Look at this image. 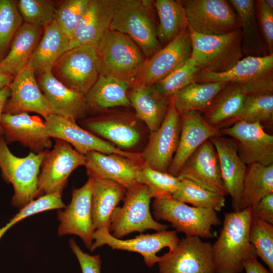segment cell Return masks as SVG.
<instances>
[{
    "mask_svg": "<svg viewBox=\"0 0 273 273\" xmlns=\"http://www.w3.org/2000/svg\"><path fill=\"white\" fill-rule=\"evenodd\" d=\"M94 179L89 177L81 187L73 189L70 204L58 209L59 236L74 235L80 237L86 247L90 249L95 232L92 215V198Z\"/></svg>",
    "mask_w": 273,
    "mask_h": 273,
    "instance_id": "cell-17",
    "label": "cell"
},
{
    "mask_svg": "<svg viewBox=\"0 0 273 273\" xmlns=\"http://www.w3.org/2000/svg\"><path fill=\"white\" fill-rule=\"evenodd\" d=\"M154 1L118 0L109 30L129 37L148 58L161 49Z\"/></svg>",
    "mask_w": 273,
    "mask_h": 273,
    "instance_id": "cell-3",
    "label": "cell"
},
{
    "mask_svg": "<svg viewBox=\"0 0 273 273\" xmlns=\"http://www.w3.org/2000/svg\"><path fill=\"white\" fill-rule=\"evenodd\" d=\"M118 0H90L70 38L69 49L96 46L109 30Z\"/></svg>",
    "mask_w": 273,
    "mask_h": 273,
    "instance_id": "cell-23",
    "label": "cell"
},
{
    "mask_svg": "<svg viewBox=\"0 0 273 273\" xmlns=\"http://www.w3.org/2000/svg\"><path fill=\"white\" fill-rule=\"evenodd\" d=\"M238 18L242 34V47L246 56L269 55L258 23L255 1L230 0Z\"/></svg>",
    "mask_w": 273,
    "mask_h": 273,
    "instance_id": "cell-32",
    "label": "cell"
},
{
    "mask_svg": "<svg viewBox=\"0 0 273 273\" xmlns=\"http://www.w3.org/2000/svg\"><path fill=\"white\" fill-rule=\"evenodd\" d=\"M99 74L128 83L130 88L147 58L127 35L109 30L96 46Z\"/></svg>",
    "mask_w": 273,
    "mask_h": 273,
    "instance_id": "cell-2",
    "label": "cell"
},
{
    "mask_svg": "<svg viewBox=\"0 0 273 273\" xmlns=\"http://www.w3.org/2000/svg\"><path fill=\"white\" fill-rule=\"evenodd\" d=\"M249 241L257 257L273 271V224L252 218L249 229Z\"/></svg>",
    "mask_w": 273,
    "mask_h": 273,
    "instance_id": "cell-40",
    "label": "cell"
},
{
    "mask_svg": "<svg viewBox=\"0 0 273 273\" xmlns=\"http://www.w3.org/2000/svg\"><path fill=\"white\" fill-rule=\"evenodd\" d=\"M177 177L189 179L209 191L228 195L221 176L218 156L210 139L189 157Z\"/></svg>",
    "mask_w": 273,
    "mask_h": 273,
    "instance_id": "cell-20",
    "label": "cell"
},
{
    "mask_svg": "<svg viewBox=\"0 0 273 273\" xmlns=\"http://www.w3.org/2000/svg\"><path fill=\"white\" fill-rule=\"evenodd\" d=\"M154 6L159 20L156 36L165 46L188 27L186 12L180 1L156 0Z\"/></svg>",
    "mask_w": 273,
    "mask_h": 273,
    "instance_id": "cell-36",
    "label": "cell"
},
{
    "mask_svg": "<svg viewBox=\"0 0 273 273\" xmlns=\"http://www.w3.org/2000/svg\"><path fill=\"white\" fill-rule=\"evenodd\" d=\"M126 191L125 188L114 181L94 179L92 215L95 230L106 228L109 231L112 214Z\"/></svg>",
    "mask_w": 273,
    "mask_h": 273,
    "instance_id": "cell-33",
    "label": "cell"
},
{
    "mask_svg": "<svg viewBox=\"0 0 273 273\" xmlns=\"http://www.w3.org/2000/svg\"><path fill=\"white\" fill-rule=\"evenodd\" d=\"M264 2L269 8L273 9V1L272 0H264Z\"/></svg>",
    "mask_w": 273,
    "mask_h": 273,
    "instance_id": "cell-53",
    "label": "cell"
},
{
    "mask_svg": "<svg viewBox=\"0 0 273 273\" xmlns=\"http://www.w3.org/2000/svg\"><path fill=\"white\" fill-rule=\"evenodd\" d=\"M177 233L175 230H165L153 234H141L132 239L122 240L113 237L107 229L101 228L95 231L89 250L93 252L107 245L113 249L136 252L143 256L146 265L151 267L159 261L160 256L157 253L161 249L167 247L169 252H171L175 248L179 240Z\"/></svg>",
    "mask_w": 273,
    "mask_h": 273,
    "instance_id": "cell-12",
    "label": "cell"
},
{
    "mask_svg": "<svg viewBox=\"0 0 273 273\" xmlns=\"http://www.w3.org/2000/svg\"><path fill=\"white\" fill-rule=\"evenodd\" d=\"M84 156L89 177L112 180L126 189L138 184V174L143 165L141 163L116 154L92 151Z\"/></svg>",
    "mask_w": 273,
    "mask_h": 273,
    "instance_id": "cell-21",
    "label": "cell"
},
{
    "mask_svg": "<svg viewBox=\"0 0 273 273\" xmlns=\"http://www.w3.org/2000/svg\"><path fill=\"white\" fill-rule=\"evenodd\" d=\"M44 122L45 131L51 138L67 142L80 154L84 155L92 151L116 154L142 164L140 153L123 151L81 127L75 122L52 114L44 119Z\"/></svg>",
    "mask_w": 273,
    "mask_h": 273,
    "instance_id": "cell-14",
    "label": "cell"
},
{
    "mask_svg": "<svg viewBox=\"0 0 273 273\" xmlns=\"http://www.w3.org/2000/svg\"><path fill=\"white\" fill-rule=\"evenodd\" d=\"M271 193H273V164L247 165L238 211L253 207Z\"/></svg>",
    "mask_w": 273,
    "mask_h": 273,
    "instance_id": "cell-35",
    "label": "cell"
},
{
    "mask_svg": "<svg viewBox=\"0 0 273 273\" xmlns=\"http://www.w3.org/2000/svg\"><path fill=\"white\" fill-rule=\"evenodd\" d=\"M46 151L30 152L25 157H17L10 151L3 135L0 134L1 176L13 186V207L20 209L36 198L38 177Z\"/></svg>",
    "mask_w": 273,
    "mask_h": 273,
    "instance_id": "cell-4",
    "label": "cell"
},
{
    "mask_svg": "<svg viewBox=\"0 0 273 273\" xmlns=\"http://www.w3.org/2000/svg\"><path fill=\"white\" fill-rule=\"evenodd\" d=\"M250 208L224 214L222 227L212 245L215 273H241L243 262L249 255L251 245L249 229Z\"/></svg>",
    "mask_w": 273,
    "mask_h": 273,
    "instance_id": "cell-1",
    "label": "cell"
},
{
    "mask_svg": "<svg viewBox=\"0 0 273 273\" xmlns=\"http://www.w3.org/2000/svg\"><path fill=\"white\" fill-rule=\"evenodd\" d=\"M23 22L44 28L55 20L56 8L47 0H19L16 1Z\"/></svg>",
    "mask_w": 273,
    "mask_h": 273,
    "instance_id": "cell-44",
    "label": "cell"
},
{
    "mask_svg": "<svg viewBox=\"0 0 273 273\" xmlns=\"http://www.w3.org/2000/svg\"><path fill=\"white\" fill-rule=\"evenodd\" d=\"M152 198L145 185L137 184L127 189L123 205L117 206L112 214L109 227L111 235L120 239L135 232L167 230V225L158 222L152 216L150 206Z\"/></svg>",
    "mask_w": 273,
    "mask_h": 273,
    "instance_id": "cell-7",
    "label": "cell"
},
{
    "mask_svg": "<svg viewBox=\"0 0 273 273\" xmlns=\"http://www.w3.org/2000/svg\"><path fill=\"white\" fill-rule=\"evenodd\" d=\"M257 19L269 55L273 54V9L264 0L255 1Z\"/></svg>",
    "mask_w": 273,
    "mask_h": 273,
    "instance_id": "cell-47",
    "label": "cell"
},
{
    "mask_svg": "<svg viewBox=\"0 0 273 273\" xmlns=\"http://www.w3.org/2000/svg\"><path fill=\"white\" fill-rule=\"evenodd\" d=\"M1 121L3 135L7 144L18 142L34 153L51 148L52 142L45 131L44 121L39 117L27 113H3Z\"/></svg>",
    "mask_w": 273,
    "mask_h": 273,
    "instance_id": "cell-22",
    "label": "cell"
},
{
    "mask_svg": "<svg viewBox=\"0 0 273 273\" xmlns=\"http://www.w3.org/2000/svg\"><path fill=\"white\" fill-rule=\"evenodd\" d=\"M55 140L54 148L47 150L41 163L36 198L47 194H62L71 173L85 164L84 156L69 143L61 139Z\"/></svg>",
    "mask_w": 273,
    "mask_h": 273,
    "instance_id": "cell-11",
    "label": "cell"
},
{
    "mask_svg": "<svg viewBox=\"0 0 273 273\" xmlns=\"http://www.w3.org/2000/svg\"><path fill=\"white\" fill-rule=\"evenodd\" d=\"M69 243L79 261L82 273H101V260L99 254L90 255L84 252L73 239L69 240Z\"/></svg>",
    "mask_w": 273,
    "mask_h": 273,
    "instance_id": "cell-48",
    "label": "cell"
},
{
    "mask_svg": "<svg viewBox=\"0 0 273 273\" xmlns=\"http://www.w3.org/2000/svg\"><path fill=\"white\" fill-rule=\"evenodd\" d=\"M191 54V36L188 27L147 59L130 88L153 85L188 60Z\"/></svg>",
    "mask_w": 273,
    "mask_h": 273,
    "instance_id": "cell-15",
    "label": "cell"
},
{
    "mask_svg": "<svg viewBox=\"0 0 273 273\" xmlns=\"http://www.w3.org/2000/svg\"><path fill=\"white\" fill-rule=\"evenodd\" d=\"M90 0H65L56 8L55 20L70 40Z\"/></svg>",
    "mask_w": 273,
    "mask_h": 273,
    "instance_id": "cell-45",
    "label": "cell"
},
{
    "mask_svg": "<svg viewBox=\"0 0 273 273\" xmlns=\"http://www.w3.org/2000/svg\"><path fill=\"white\" fill-rule=\"evenodd\" d=\"M181 130L177 150L167 172L177 176L184 164L204 142L221 134L220 130L206 122L199 111L180 115Z\"/></svg>",
    "mask_w": 273,
    "mask_h": 273,
    "instance_id": "cell-24",
    "label": "cell"
},
{
    "mask_svg": "<svg viewBox=\"0 0 273 273\" xmlns=\"http://www.w3.org/2000/svg\"><path fill=\"white\" fill-rule=\"evenodd\" d=\"M127 82L99 75L85 96L88 109L104 110L115 107H130Z\"/></svg>",
    "mask_w": 273,
    "mask_h": 273,
    "instance_id": "cell-34",
    "label": "cell"
},
{
    "mask_svg": "<svg viewBox=\"0 0 273 273\" xmlns=\"http://www.w3.org/2000/svg\"><path fill=\"white\" fill-rule=\"evenodd\" d=\"M195 82L238 83L251 94L273 91V54L246 56L224 72L200 71L195 76Z\"/></svg>",
    "mask_w": 273,
    "mask_h": 273,
    "instance_id": "cell-9",
    "label": "cell"
},
{
    "mask_svg": "<svg viewBox=\"0 0 273 273\" xmlns=\"http://www.w3.org/2000/svg\"><path fill=\"white\" fill-rule=\"evenodd\" d=\"M188 27L206 35H219L240 29L236 14L225 0L180 1Z\"/></svg>",
    "mask_w": 273,
    "mask_h": 273,
    "instance_id": "cell-10",
    "label": "cell"
},
{
    "mask_svg": "<svg viewBox=\"0 0 273 273\" xmlns=\"http://www.w3.org/2000/svg\"><path fill=\"white\" fill-rule=\"evenodd\" d=\"M11 96L8 100L4 113H36L44 119L53 110L41 90L35 77L34 71L26 66L9 85Z\"/></svg>",
    "mask_w": 273,
    "mask_h": 273,
    "instance_id": "cell-19",
    "label": "cell"
},
{
    "mask_svg": "<svg viewBox=\"0 0 273 273\" xmlns=\"http://www.w3.org/2000/svg\"><path fill=\"white\" fill-rule=\"evenodd\" d=\"M181 130V116L172 99L166 117L159 128L150 133L149 142L140 153L143 165L167 172L177 150Z\"/></svg>",
    "mask_w": 273,
    "mask_h": 273,
    "instance_id": "cell-16",
    "label": "cell"
},
{
    "mask_svg": "<svg viewBox=\"0 0 273 273\" xmlns=\"http://www.w3.org/2000/svg\"><path fill=\"white\" fill-rule=\"evenodd\" d=\"M10 96L11 91L8 86L0 90V134H3L4 131L1 121L2 115L6 104Z\"/></svg>",
    "mask_w": 273,
    "mask_h": 273,
    "instance_id": "cell-51",
    "label": "cell"
},
{
    "mask_svg": "<svg viewBox=\"0 0 273 273\" xmlns=\"http://www.w3.org/2000/svg\"><path fill=\"white\" fill-rule=\"evenodd\" d=\"M14 77L5 72L0 67V90L9 86Z\"/></svg>",
    "mask_w": 273,
    "mask_h": 273,
    "instance_id": "cell-52",
    "label": "cell"
},
{
    "mask_svg": "<svg viewBox=\"0 0 273 273\" xmlns=\"http://www.w3.org/2000/svg\"><path fill=\"white\" fill-rule=\"evenodd\" d=\"M23 23L16 1L0 0V62L8 53L13 37Z\"/></svg>",
    "mask_w": 273,
    "mask_h": 273,
    "instance_id": "cell-43",
    "label": "cell"
},
{
    "mask_svg": "<svg viewBox=\"0 0 273 273\" xmlns=\"http://www.w3.org/2000/svg\"><path fill=\"white\" fill-rule=\"evenodd\" d=\"M219 159L221 178L227 194L232 199L234 211H238L247 165L239 158L236 141L219 134L210 139Z\"/></svg>",
    "mask_w": 273,
    "mask_h": 273,
    "instance_id": "cell-25",
    "label": "cell"
},
{
    "mask_svg": "<svg viewBox=\"0 0 273 273\" xmlns=\"http://www.w3.org/2000/svg\"><path fill=\"white\" fill-rule=\"evenodd\" d=\"M189 30L192 40L191 58L200 71L224 72L244 58L240 28L219 35H206Z\"/></svg>",
    "mask_w": 273,
    "mask_h": 273,
    "instance_id": "cell-5",
    "label": "cell"
},
{
    "mask_svg": "<svg viewBox=\"0 0 273 273\" xmlns=\"http://www.w3.org/2000/svg\"><path fill=\"white\" fill-rule=\"evenodd\" d=\"M128 98L136 116L147 125L150 133L157 130L164 121L170 99L160 96L153 85L132 87Z\"/></svg>",
    "mask_w": 273,
    "mask_h": 273,
    "instance_id": "cell-30",
    "label": "cell"
},
{
    "mask_svg": "<svg viewBox=\"0 0 273 273\" xmlns=\"http://www.w3.org/2000/svg\"><path fill=\"white\" fill-rule=\"evenodd\" d=\"M212 244L197 236H186L175 248L160 256V273H215Z\"/></svg>",
    "mask_w": 273,
    "mask_h": 273,
    "instance_id": "cell-13",
    "label": "cell"
},
{
    "mask_svg": "<svg viewBox=\"0 0 273 273\" xmlns=\"http://www.w3.org/2000/svg\"><path fill=\"white\" fill-rule=\"evenodd\" d=\"M250 92L244 85L229 82L215 96L202 115L204 120L220 130L233 124Z\"/></svg>",
    "mask_w": 273,
    "mask_h": 273,
    "instance_id": "cell-27",
    "label": "cell"
},
{
    "mask_svg": "<svg viewBox=\"0 0 273 273\" xmlns=\"http://www.w3.org/2000/svg\"><path fill=\"white\" fill-rule=\"evenodd\" d=\"M133 119L125 115H110L85 120L86 129L117 146L129 148L139 142L141 134Z\"/></svg>",
    "mask_w": 273,
    "mask_h": 273,
    "instance_id": "cell-28",
    "label": "cell"
},
{
    "mask_svg": "<svg viewBox=\"0 0 273 273\" xmlns=\"http://www.w3.org/2000/svg\"><path fill=\"white\" fill-rule=\"evenodd\" d=\"M253 247L243 262L244 270L246 273H272L264 267L258 260Z\"/></svg>",
    "mask_w": 273,
    "mask_h": 273,
    "instance_id": "cell-50",
    "label": "cell"
},
{
    "mask_svg": "<svg viewBox=\"0 0 273 273\" xmlns=\"http://www.w3.org/2000/svg\"><path fill=\"white\" fill-rule=\"evenodd\" d=\"M250 208L252 218H259L273 224V193L265 196Z\"/></svg>",
    "mask_w": 273,
    "mask_h": 273,
    "instance_id": "cell-49",
    "label": "cell"
},
{
    "mask_svg": "<svg viewBox=\"0 0 273 273\" xmlns=\"http://www.w3.org/2000/svg\"><path fill=\"white\" fill-rule=\"evenodd\" d=\"M228 83L194 82L179 91L171 99L180 115L191 111L204 112L217 94Z\"/></svg>",
    "mask_w": 273,
    "mask_h": 273,
    "instance_id": "cell-37",
    "label": "cell"
},
{
    "mask_svg": "<svg viewBox=\"0 0 273 273\" xmlns=\"http://www.w3.org/2000/svg\"><path fill=\"white\" fill-rule=\"evenodd\" d=\"M69 42V38L54 20L43 28L41 38L27 66L39 75L51 72L55 63L68 50Z\"/></svg>",
    "mask_w": 273,
    "mask_h": 273,
    "instance_id": "cell-29",
    "label": "cell"
},
{
    "mask_svg": "<svg viewBox=\"0 0 273 273\" xmlns=\"http://www.w3.org/2000/svg\"><path fill=\"white\" fill-rule=\"evenodd\" d=\"M264 128L259 122L237 121L220 130L236 141L238 156L246 165L268 166L273 164V136Z\"/></svg>",
    "mask_w": 273,
    "mask_h": 273,
    "instance_id": "cell-18",
    "label": "cell"
},
{
    "mask_svg": "<svg viewBox=\"0 0 273 273\" xmlns=\"http://www.w3.org/2000/svg\"><path fill=\"white\" fill-rule=\"evenodd\" d=\"M220 193L203 188L187 179H180L178 189L172 197L192 206L220 211L225 206V198Z\"/></svg>",
    "mask_w": 273,
    "mask_h": 273,
    "instance_id": "cell-38",
    "label": "cell"
},
{
    "mask_svg": "<svg viewBox=\"0 0 273 273\" xmlns=\"http://www.w3.org/2000/svg\"><path fill=\"white\" fill-rule=\"evenodd\" d=\"M152 208L156 221H167L177 233H183L186 236L212 238V226L221 224L215 211L189 206L172 195L154 198Z\"/></svg>",
    "mask_w": 273,
    "mask_h": 273,
    "instance_id": "cell-6",
    "label": "cell"
},
{
    "mask_svg": "<svg viewBox=\"0 0 273 273\" xmlns=\"http://www.w3.org/2000/svg\"><path fill=\"white\" fill-rule=\"evenodd\" d=\"M237 121L259 122L264 128H272L273 91L248 95L235 122Z\"/></svg>",
    "mask_w": 273,
    "mask_h": 273,
    "instance_id": "cell-39",
    "label": "cell"
},
{
    "mask_svg": "<svg viewBox=\"0 0 273 273\" xmlns=\"http://www.w3.org/2000/svg\"><path fill=\"white\" fill-rule=\"evenodd\" d=\"M51 72L66 86L86 96L100 75L96 47L82 45L68 50L55 63Z\"/></svg>",
    "mask_w": 273,
    "mask_h": 273,
    "instance_id": "cell-8",
    "label": "cell"
},
{
    "mask_svg": "<svg viewBox=\"0 0 273 273\" xmlns=\"http://www.w3.org/2000/svg\"><path fill=\"white\" fill-rule=\"evenodd\" d=\"M138 183L146 185L152 198L172 195L178 189L180 179L168 172H163L142 165Z\"/></svg>",
    "mask_w": 273,
    "mask_h": 273,
    "instance_id": "cell-42",
    "label": "cell"
},
{
    "mask_svg": "<svg viewBox=\"0 0 273 273\" xmlns=\"http://www.w3.org/2000/svg\"><path fill=\"white\" fill-rule=\"evenodd\" d=\"M43 30V28L22 23L13 37L8 53L0 62L5 72L14 77L27 66Z\"/></svg>",
    "mask_w": 273,
    "mask_h": 273,
    "instance_id": "cell-31",
    "label": "cell"
},
{
    "mask_svg": "<svg viewBox=\"0 0 273 273\" xmlns=\"http://www.w3.org/2000/svg\"><path fill=\"white\" fill-rule=\"evenodd\" d=\"M200 72L194 61L190 58L185 63L153 85L161 96L171 98L179 91L195 82L196 74Z\"/></svg>",
    "mask_w": 273,
    "mask_h": 273,
    "instance_id": "cell-41",
    "label": "cell"
},
{
    "mask_svg": "<svg viewBox=\"0 0 273 273\" xmlns=\"http://www.w3.org/2000/svg\"><path fill=\"white\" fill-rule=\"evenodd\" d=\"M37 81L54 114L76 122L88 110L85 95L66 86L51 72L39 75Z\"/></svg>",
    "mask_w": 273,
    "mask_h": 273,
    "instance_id": "cell-26",
    "label": "cell"
},
{
    "mask_svg": "<svg viewBox=\"0 0 273 273\" xmlns=\"http://www.w3.org/2000/svg\"><path fill=\"white\" fill-rule=\"evenodd\" d=\"M66 207L61 194H47L36 198L20 209L19 212L6 225L0 229V239L13 225L25 218L43 211L64 209Z\"/></svg>",
    "mask_w": 273,
    "mask_h": 273,
    "instance_id": "cell-46",
    "label": "cell"
}]
</instances>
